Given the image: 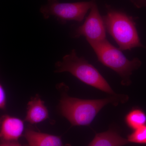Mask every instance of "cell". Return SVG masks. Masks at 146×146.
<instances>
[{"mask_svg": "<svg viewBox=\"0 0 146 146\" xmlns=\"http://www.w3.org/2000/svg\"><path fill=\"white\" fill-rule=\"evenodd\" d=\"M127 95L116 94L106 98L82 100L62 95L59 109L63 117L72 126H88L104 106L111 104L117 106L119 103H125L128 100Z\"/></svg>", "mask_w": 146, "mask_h": 146, "instance_id": "obj_1", "label": "cell"}, {"mask_svg": "<svg viewBox=\"0 0 146 146\" xmlns=\"http://www.w3.org/2000/svg\"><path fill=\"white\" fill-rule=\"evenodd\" d=\"M92 47L98 59L105 66L117 73L121 78L122 85L128 86L131 81L130 76L133 71L141 65L138 58L129 60L122 52L105 39L98 42H88Z\"/></svg>", "mask_w": 146, "mask_h": 146, "instance_id": "obj_2", "label": "cell"}, {"mask_svg": "<svg viewBox=\"0 0 146 146\" xmlns=\"http://www.w3.org/2000/svg\"><path fill=\"white\" fill-rule=\"evenodd\" d=\"M55 68V72H68L87 85L107 94L116 95L98 71L84 58L78 56L75 50L56 63Z\"/></svg>", "mask_w": 146, "mask_h": 146, "instance_id": "obj_3", "label": "cell"}, {"mask_svg": "<svg viewBox=\"0 0 146 146\" xmlns=\"http://www.w3.org/2000/svg\"><path fill=\"white\" fill-rule=\"evenodd\" d=\"M103 18L106 29L120 50H130L143 46L131 17L121 11L110 8Z\"/></svg>", "mask_w": 146, "mask_h": 146, "instance_id": "obj_4", "label": "cell"}, {"mask_svg": "<svg viewBox=\"0 0 146 146\" xmlns=\"http://www.w3.org/2000/svg\"><path fill=\"white\" fill-rule=\"evenodd\" d=\"M94 2L91 1L64 3H60L59 0H48L47 4L42 6L40 11L45 19L54 16L61 23L71 21L80 23Z\"/></svg>", "mask_w": 146, "mask_h": 146, "instance_id": "obj_5", "label": "cell"}, {"mask_svg": "<svg viewBox=\"0 0 146 146\" xmlns=\"http://www.w3.org/2000/svg\"><path fill=\"white\" fill-rule=\"evenodd\" d=\"M74 36L76 38L85 36L88 42H100L106 39L103 18L96 3L91 7L84 23L76 30Z\"/></svg>", "mask_w": 146, "mask_h": 146, "instance_id": "obj_6", "label": "cell"}, {"mask_svg": "<svg viewBox=\"0 0 146 146\" xmlns=\"http://www.w3.org/2000/svg\"><path fill=\"white\" fill-rule=\"evenodd\" d=\"M23 120L9 115L0 117V143L18 142L24 135Z\"/></svg>", "mask_w": 146, "mask_h": 146, "instance_id": "obj_7", "label": "cell"}, {"mask_svg": "<svg viewBox=\"0 0 146 146\" xmlns=\"http://www.w3.org/2000/svg\"><path fill=\"white\" fill-rule=\"evenodd\" d=\"M29 146H72L64 144L60 136L36 131L27 129L24 133Z\"/></svg>", "mask_w": 146, "mask_h": 146, "instance_id": "obj_8", "label": "cell"}, {"mask_svg": "<svg viewBox=\"0 0 146 146\" xmlns=\"http://www.w3.org/2000/svg\"><path fill=\"white\" fill-rule=\"evenodd\" d=\"M49 117V112L44 102L36 95L29 102L25 121L31 124L42 122Z\"/></svg>", "mask_w": 146, "mask_h": 146, "instance_id": "obj_9", "label": "cell"}, {"mask_svg": "<svg viewBox=\"0 0 146 146\" xmlns=\"http://www.w3.org/2000/svg\"><path fill=\"white\" fill-rule=\"evenodd\" d=\"M128 143L127 139L120 136L116 131L110 129L97 133L89 146H123Z\"/></svg>", "mask_w": 146, "mask_h": 146, "instance_id": "obj_10", "label": "cell"}, {"mask_svg": "<svg viewBox=\"0 0 146 146\" xmlns=\"http://www.w3.org/2000/svg\"><path fill=\"white\" fill-rule=\"evenodd\" d=\"M125 120L129 127L135 130L146 124V114L141 108H133L127 114Z\"/></svg>", "mask_w": 146, "mask_h": 146, "instance_id": "obj_11", "label": "cell"}, {"mask_svg": "<svg viewBox=\"0 0 146 146\" xmlns=\"http://www.w3.org/2000/svg\"><path fill=\"white\" fill-rule=\"evenodd\" d=\"M129 143L146 145V124L137 129L127 136Z\"/></svg>", "mask_w": 146, "mask_h": 146, "instance_id": "obj_12", "label": "cell"}, {"mask_svg": "<svg viewBox=\"0 0 146 146\" xmlns=\"http://www.w3.org/2000/svg\"><path fill=\"white\" fill-rule=\"evenodd\" d=\"M7 97L5 91L0 83V109L4 110L6 108Z\"/></svg>", "mask_w": 146, "mask_h": 146, "instance_id": "obj_13", "label": "cell"}, {"mask_svg": "<svg viewBox=\"0 0 146 146\" xmlns=\"http://www.w3.org/2000/svg\"><path fill=\"white\" fill-rule=\"evenodd\" d=\"M0 146H29L28 145H22L18 142L1 143Z\"/></svg>", "mask_w": 146, "mask_h": 146, "instance_id": "obj_14", "label": "cell"}]
</instances>
